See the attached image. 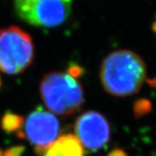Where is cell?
Here are the masks:
<instances>
[{
    "mask_svg": "<svg viewBox=\"0 0 156 156\" xmlns=\"http://www.w3.org/2000/svg\"><path fill=\"white\" fill-rule=\"evenodd\" d=\"M33 40L17 26L0 30V71L9 76L23 73L34 59Z\"/></svg>",
    "mask_w": 156,
    "mask_h": 156,
    "instance_id": "cell-3",
    "label": "cell"
},
{
    "mask_svg": "<svg viewBox=\"0 0 156 156\" xmlns=\"http://www.w3.org/2000/svg\"><path fill=\"white\" fill-rule=\"evenodd\" d=\"M44 156H84V150L76 136L66 134L56 140Z\"/></svg>",
    "mask_w": 156,
    "mask_h": 156,
    "instance_id": "cell-7",
    "label": "cell"
},
{
    "mask_svg": "<svg viewBox=\"0 0 156 156\" xmlns=\"http://www.w3.org/2000/svg\"><path fill=\"white\" fill-rule=\"evenodd\" d=\"M152 109V104L145 98L138 99L134 104V114L135 117H141L149 113Z\"/></svg>",
    "mask_w": 156,
    "mask_h": 156,
    "instance_id": "cell-9",
    "label": "cell"
},
{
    "mask_svg": "<svg viewBox=\"0 0 156 156\" xmlns=\"http://www.w3.org/2000/svg\"><path fill=\"white\" fill-rule=\"evenodd\" d=\"M24 124L23 118L21 115L14 114L12 112L7 111L1 118L0 126L3 131L7 134L17 132Z\"/></svg>",
    "mask_w": 156,
    "mask_h": 156,
    "instance_id": "cell-8",
    "label": "cell"
},
{
    "mask_svg": "<svg viewBox=\"0 0 156 156\" xmlns=\"http://www.w3.org/2000/svg\"><path fill=\"white\" fill-rule=\"evenodd\" d=\"M68 74L76 79L83 75V69L78 64H70L68 68Z\"/></svg>",
    "mask_w": 156,
    "mask_h": 156,
    "instance_id": "cell-11",
    "label": "cell"
},
{
    "mask_svg": "<svg viewBox=\"0 0 156 156\" xmlns=\"http://www.w3.org/2000/svg\"><path fill=\"white\" fill-rule=\"evenodd\" d=\"M0 87H1V77H0Z\"/></svg>",
    "mask_w": 156,
    "mask_h": 156,
    "instance_id": "cell-15",
    "label": "cell"
},
{
    "mask_svg": "<svg viewBox=\"0 0 156 156\" xmlns=\"http://www.w3.org/2000/svg\"><path fill=\"white\" fill-rule=\"evenodd\" d=\"M3 154H4V152L2 151V149H0V156H3Z\"/></svg>",
    "mask_w": 156,
    "mask_h": 156,
    "instance_id": "cell-14",
    "label": "cell"
},
{
    "mask_svg": "<svg viewBox=\"0 0 156 156\" xmlns=\"http://www.w3.org/2000/svg\"><path fill=\"white\" fill-rule=\"evenodd\" d=\"M107 156H128L127 153L123 149H121V148H115L111 150Z\"/></svg>",
    "mask_w": 156,
    "mask_h": 156,
    "instance_id": "cell-12",
    "label": "cell"
},
{
    "mask_svg": "<svg viewBox=\"0 0 156 156\" xmlns=\"http://www.w3.org/2000/svg\"><path fill=\"white\" fill-rule=\"evenodd\" d=\"M25 138L34 146L38 156H44L60 134V124L56 117L50 112L38 107L29 115L23 131Z\"/></svg>",
    "mask_w": 156,
    "mask_h": 156,
    "instance_id": "cell-5",
    "label": "cell"
},
{
    "mask_svg": "<svg viewBox=\"0 0 156 156\" xmlns=\"http://www.w3.org/2000/svg\"><path fill=\"white\" fill-rule=\"evenodd\" d=\"M154 32H155V34H156V23H154Z\"/></svg>",
    "mask_w": 156,
    "mask_h": 156,
    "instance_id": "cell-13",
    "label": "cell"
},
{
    "mask_svg": "<svg viewBox=\"0 0 156 156\" xmlns=\"http://www.w3.org/2000/svg\"><path fill=\"white\" fill-rule=\"evenodd\" d=\"M75 132L82 145L92 152L100 150L110 138L109 123L96 111H87L78 117L75 124Z\"/></svg>",
    "mask_w": 156,
    "mask_h": 156,
    "instance_id": "cell-6",
    "label": "cell"
},
{
    "mask_svg": "<svg viewBox=\"0 0 156 156\" xmlns=\"http://www.w3.org/2000/svg\"><path fill=\"white\" fill-rule=\"evenodd\" d=\"M73 0H14L17 16L30 25L53 28L69 17Z\"/></svg>",
    "mask_w": 156,
    "mask_h": 156,
    "instance_id": "cell-4",
    "label": "cell"
},
{
    "mask_svg": "<svg viewBox=\"0 0 156 156\" xmlns=\"http://www.w3.org/2000/svg\"><path fill=\"white\" fill-rule=\"evenodd\" d=\"M147 75L145 62L129 50L113 51L104 58L100 69L101 83L110 95L119 97L139 91Z\"/></svg>",
    "mask_w": 156,
    "mask_h": 156,
    "instance_id": "cell-1",
    "label": "cell"
},
{
    "mask_svg": "<svg viewBox=\"0 0 156 156\" xmlns=\"http://www.w3.org/2000/svg\"><path fill=\"white\" fill-rule=\"evenodd\" d=\"M25 151V147L22 145H17L11 147V148L4 152L3 156H22Z\"/></svg>",
    "mask_w": 156,
    "mask_h": 156,
    "instance_id": "cell-10",
    "label": "cell"
},
{
    "mask_svg": "<svg viewBox=\"0 0 156 156\" xmlns=\"http://www.w3.org/2000/svg\"><path fill=\"white\" fill-rule=\"evenodd\" d=\"M39 90L45 106L59 115H72L83 104L82 86L68 73L52 71L46 74Z\"/></svg>",
    "mask_w": 156,
    "mask_h": 156,
    "instance_id": "cell-2",
    "label": "cell"
}]
</instances>
